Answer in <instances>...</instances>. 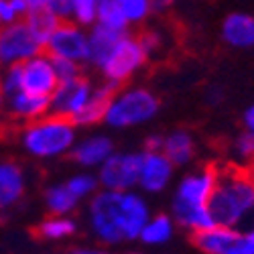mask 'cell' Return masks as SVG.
I'll return each instance as SVG.
<instances>
[{"label":"cell","mask_w":254,"mask_h":254,"mask_svg":"<svg viewBox=\"0 0 254 254\" xmlns=\"http://www.w3.org/2000/svg\"><path fill=\"white\" fill-rule=\"evenodd\" d=\"M151 216L149 203L136 189H126V191L98 189L88 203L90 230L106 246L138 240Z\"/></svg>","instance_id":"1"},{"label":"cell","mask_w":254,"mask_h":254,"mask_svg":"<svg viewBox=\"0 0 254 254\" xmlns=\"http://www.w3.org/2000/svg\"><path fill=\"white\" fill-rule=\"evenodd\" d=\"M207 207L218 226L244 230L254 222V175L234 167L218 169V183Z\"/></svg>","instance_id":"2"},{"label":"cell","mask_w":254,"mask_h":254,"mask_svg":"<svg viewBox=\"0 0 254 254\" xmlns=\"http://www.w3.org/2000/svg\"><path fill=\"white\" fill-rule=\"evenodd\" d=\"M18 140L25 153L33 159L51 161L71 153L77 140V126L65 116L49 112L27 122L18 134Z\"/></svg>","instance_id":"3"},{"label":"cell","mask_w":254,"mask_h":254,"mask_svg":"<svg viewBox=\"0 0 254 254\" xmlns=\"http://www.w3.org/2000/svg\"><path fill=\"white\" fill-rule=\"evenodd\" d=\"M161 110L159 96L144 86H126L110 98L104 120L110 128H134L151 122Z\"/></svg>","instance_id":"4"},{"label":"cell","mask_w":254,"mask_h":254,"mask_svg":"<svg viewBox=\"0 0 254 254\" xmlns=\"http://www.w3.org/2000/svg\"><path fill=\"white\" fill-rule=\"evenodd\" d=\"M146 61H149V57H146L144 49L140 47L138 37L130 31H126L96 69L102 73L106 81L122 86V83L132 79L146 65Z\"/></svg>","instance_id":"5"},{"label":"cell","mask_w":254,"mask_h":254,"mask_svg":"<svg viewBox=\"0 0 254 254\" xmlns=\"http://www.w3.org/2000/svg\"><path fill=\"white\" fill-rule=\"evenodd\" d=\"M43 51V43L35 37L31 27L25 23V18L0 27V65L8 67L16 65V63H25L27 59Z\"/></svg>","instance_id":"6"},{"label":"cell","mask_w":254,"mask_h":254,"mask_svg":"<svg viewBox=\"0 0 254 254\" xmlns=\"http://www.w3.org/2000/svg\"><path fill=\"white\" fill-rule=\"evenodd\" d=\"M140 159L142 151L138 153H112L100 167H98V183L100 189H112V191H126V189L138 187V173H140Z\"/></svg>","instance_id":"7"},{"label":"cell","mask_w":254,"mask_h":254,"mask_svg":"<svg viewBox=\"0 0 254 254\" xmlns=\"http://www.w3.org/2000/svg\"><path fill=\"white\" fill-rule=\"evenodd\" d=\"M45 53L51 57L71 59L79 65L90 63V43H88V31L79 27L73 20H61L57 29L45 43Z\"/></svg>","instance_id":"8"},{"label":"cell","mask_w":254,"mask_h":254,"mask_svg":"<svg viewBox=\"0 0 254 254\" xmlns=\"http://www.w3.org/2000/svg\"><path fill=\"white\" fill-rule=\"evenodd\" d=\"M218 183V169L216 167H201L179 179L171 205L181 207H207L209 197L214 193Z\"/></svg>","instance_id":"9"},{"label":"cell","mask_w":254,"mask_h":254,"mask_svg":"<svg viewBox=\"0 0 254 254\" xmlns=\"http://www.w3.org/2000/svg\"><path fill=\"white\" fill-rule=\"evenodd\" d=\"M92 94H94V83L83 75L69 81H59V86L51 94V112L65 116L73 122L79 116V112L86 108Z\"/></svg>","instance_id":"10"},{"label":"cell","mask_w":254,"mask_h":254,"mask_svg":"<svg viewBox=\"0 0 254 254\" xmlns=\"http://www.w3.org/2000/svg\"><path fill=\"white\" fill-rule=\"evenodd\" d=\"M59 86V77L53 65L51 55L45 51L39 53L25 63H20V90L35 96H49Z\"/></svg>","instance_id":"11"},{"label":"cell","mask_w":254,"mask_h":254,"mask_svg":"<svg viewBox=\"0 0 254 254\" xmlns=\"http://www.w3.org/2000/svg\"><path fill=\"white\" fill-rule=\"evenodd\" d=\"M175 165L163 151H142L138 187L144 193H163L171 185L175 175Z\"/></svg>","instance_id":"12"},{"label":"cell","mask_w":254,"mask_h":254,"mask_svg":"<svg viewBox=\"0 0 254 254\" xmlns=\"http://www.w3.org/2000/svg\"><path fill=\"white\" fill-rule=\"evenodd\" d=\"M112 153H114V140L98 132L81 140H75L69 157L81 169H98Z\"/></svg>","instance_id":"13"},{"label":"cell","mask_w":254,"mask_h":254,"mask_svg":"<svg viewBox=\"0 0 254 254\" xmlns=\"http://www.w3.org/2000/svg\"><path fill=\"white\" fill-rule=\"evenodd\" d=\"M27 191V175L14 161H0V209L8 211Z\"/></svg>","instance_id":"14"},{"label":"cell","mask_w":254,"mask_h":254,"mask_svg":"<svg viewBox=\"0 0 254 254\" xmlns=\"http://www.w3.org/2000/svg\"><path fill=\"white\" fill-rule=\"evenodd\" d=\"M220 35L232 49H254V16L248 12H230L222 20Z\"/></svg>","instance_id":"15"},{"label":"cell","mask_w":254,"mask_h":254,"mask_svg":"<svg viewBox=\"0 0 254 254\" xmlns=\"http://www.w3.org/2000/svg\"><path fill=\"white\" fill-rule=\"evenodd\" d=\"M4 102H6V114L12 120L25 122V124L51 112V98L49 96H35V94L23 92V90L4 98Z\"/></svg>","instance_id":"16"},{"label":"cell","mask_w":254,"mask_h":254,"mask_svg":"<svg viewBox=\"0 0 254 254\" xmlns=\"http://www.w3.org/2000/svg\"><path fill=\"white\" fill-rule=\"evenodd\" d=\"M242 234L240 228H228V226H211L207 230L195 232L193 244L203 254H230L234 250L238 238Z\"/></svg>","instance_id":"17"},{"label":"cell","mask_w":254,"mask_h":254,"mask_svg":"<svg viewBox=\"0 0 254 254\" xmlns=\"http://www.w3.org/2000/svg\"><path fill=\"white\" fill-rule=\"evenodd\" d=\"M169 161L175 167H187L191 165L197 153V144L193 134L185 128H175L163 136V149H161Z\"/></svg>","instance_id":"18"},{"label":"cell","mask_w":254,"mask_h":254,"mask_svg":"<svg viewBox=\"0 0 254 254\" xmlns=\"http://www.w3.org/2000/svg\"><path fill=\"white\" fill-rule=\"evenodd\" d=\"M120 86L112 81H102L100 86H94V94L90 98V102L86 104V108L79 112V116L73 120L75 126H92V124H98L104 120V114H106V108H108V102L110 98L118 92Z\"/></svg>","instance_id":"19"},{"label":"cell","mask_w":254,"mask_h":254,"mask_svg":"<svg viewBox=\"0 0 254 254\" xmlns=\"http://www.w3.org/2000/svg\"><path fill=\"white\" fill-rule=\"evenodd\" d=\"M126 31H116L110 27H104L100 23H94L88 31V43H90V65L98 67L108 55V51L114 47L116 41L124 35Z\"/></svg>","instance_id":"20"},{"label":"cell","mask_w":254,"mask_h":254,"mask_svg":"<svg viewBox=\"0 0 254 254\" xmlns=\"http://www.w3.org/2000/svg\"><path fill=\"white\" fill-rule=\"evenodd\" d=\"M175 228H177V224L171 214H155L144 224L138 240L146 246H165L167 242L173 240Z\"/></svg>","instance_id":"21"},{"label":"cell","mask_w":254,"mask_h":254,"mask_svg":"<svg viewBox=\"0 0 254 254\" xmlns=\"http://www.w3.org/2000/svg\"><path fill=\"white\" fill-rule=\"evenodd\" d=\"M45 207L51 216H71L79 205V199L69 191L65 183H55L45 189Z\"/></svg>","instance_id":"22"},{"label":"cell","mask_w":254,"mask_h":254,"mask_svg":"<svg viewBox=\"0 0 254 254\" xmlns=\"http://www.w3.org/2000/svg\"><path fill=\"white\" fill-rule=\"evenodd\" d=\"M75 232H77V222L71 216H51L35 228V236L47 242H59L73 236Z\"/></svg>","instance_id":"23"},{"label":"cell","mask_w":254,"mask_h":254,"mask_svg":"<svg viewBox=\"0 0 254 254\" xmlns=\"http://www.w3.org/2000/svg\"><path fill=\"white\" fill-rule=\"evenodd\" d=\"M25 23L31 27V31L35 33V37L43 43H47V39L51 37V33L57 29V25L61 23V20L47 8V6H41V8H31L25 16Z\"/></svg>","instance_id":"24"},{"label":"cell","mask_w":254,"mask_h":254,"mask_svg":"<svg viewBox=\"0 0 254 254\" xmlns=\"http://www.w3.org/2000/svg\"><path fill=\"white\" fill-rule=\"evenodd\" d=\"M96 23H100L104 27H110V29H116V31H128V27H130L116 0H100Z\"/></svg>","instance_id":"25"},{"label":"cell","mask_w":254,"mask_h":254,"mask_svg":"<svg viewBox=\"0 0 254 254\" xmlns=\"http://www.w3.org/2000/svg\"><path fill=\"white\" fill-rule=\"evenodd\" d=\"M67 189L79 199V201H86L90 199L98 189H100V183H98V177L94 173H88V171H81V173H75L71 175L67 181H65Z\"/></svg>","instance_id":"26"},{"label":"cell","mask_w":254,"mask_h":254,"mask_svg":"<svg viewBox=\"0 0 254 254\" xmlns=\"http://www.w3.org/2000/svg\"><path fill=\"white\" fill-rule=\"evenodd\" d=\"M118 6L122 8L126 20H128L130 27H138L142 25L146 18L153 14L151 8V0H116Z\"/></svg>","instance_id":"27"},{"label":"cell","mask_w":254,"mask_h":254,"mask_svg":"<svg viewBox=\"0 0 254 254\" xmlns=\"http://www.w3.org/2000/svg\"><path fill=\"white\" fill-rule=\"evenodd\" d=\"M98 4L100 0H73L71 20L83 29H90L98 18Z\"/></svg>","instance_id":"28"},{"label":"cell","mask_w":254,"mask_h":254,"mask_svg":"<svg viewBox=\"0 0 254 254\" xmlns=\"http://www.w3.org/2000/svg\"><path fill=\"white\" fill-rule=\"evenodd\" d=\"M232 153L242 163H252L254 161V132L242 130L234 142H232Z\"/></svg>","instance_id":"29"},{"label":"cell","mask_w":254,"mask_h":254,"mask_svg":"<svg viewBox=\"0 0 254 254\" xmlns=\"http://www.w3.org/2000/svg\"><path fill=\"white\" fill-rule=\"evenodd\" d=\"M136 37H138V43L144 49L146 57L157 55L163 49V45H165V37H163V33L159 29H144Z\"/></svg>","instance_id":"30"},{"label":"cell","mask_w":254,"mask_h":254,"mask_svg":"<svg viewBox=\"0 0 254 254\" xmlns=\"http://www.w3.org/2000/svg\"><path fill=\"white\" fill-rule=\"evenodd\" d=\"M0 83H2V98L20 92V63L8 65L4 73H0Z\"/></svg>","instance_id":"31"},{"label":"cell","mask_w":254,"mask_h":254,"mask_svg":"<svg viewBox=\"0 0 254 254\" xmlns=\"http://www.w3.org/2000/svg\"><path fill=\"white\" fill-rule=\"evenodd\" d=\"M53 59V65H55V71H57V77L59 81H69V79H75L81 75V65L71 59H63V57H51Z\"/></svg>","instance_id":"32"},{"label":"cell","mask_w":254,"mask_h":254,"mask_svg":"<svg viewBox=\"0 0 254 254\" xmlns=\"http://www.w3.org/2000/svg\"><path fill=\"white\" fill-rule=\"evenodd\" d=\"M230 254H254V222L250 228H244L242 234Z\"/></svg>","instance_id":"33"},{"label":"cell","mask_w":254,"mask_h":254,"mask_svg":"<svg viewBox=\"0 0 254 254\" xmlns=\"http://www.w3.org/2000/svg\"><path fill=\"white\" fill-rule=\"evenodd\" d=\"M47 8L59 18V20H71L73 12V0H49Z\"/></svg>","instance_id":"34"},{"label":"cell","mask_w":254,"mask_h":254,"mask_svg":"<svg viewBox=\"0 0 254 254\" xmlns=\"http://www.w3.org/2000/svg\"><path fill=\"white\" fill-rule=\"evenodd\" d=\"M16 20H20V14L14 8L12 0H0V27L16 23Z\"/></svg>","instance_id":"35"},{"label":"cell","mask_w":254,"mask_h":254,"mask_svg":"<svg viewBox=\"0 0 254 254\" xmlns=\"http://www.w3.org/2000/svg\"><path fill=\"white\" fill-rule=\"evenodd\" d=\"M224 100V90L220 86H209L207 92H205V102L209 106H218L220 102Z\"/></svg>","instance_id":"36"},{"label":"cell","mask_w":254,"mask_h":254,"mask_svg":"<svg viewBox=\"0 0 254 254\" xmlns=\"http://www.w3.org/2000/svg\"><path fill=\"white\" fill-rule=\"evenodd\" d=\"M175 6V0H151L153 14H165Z\"/></svg>","instance_id":"37"},{"label":"cell","mask_w":254,"mask_h":254,"mask_svg":"<svg viewBox=\"0 0 254 254\" xmlns=\"http://www.w3.org/2000/svg\"><path fill=\"white\" fill-rule=\"evenodd\" d=\"M163 149V134H151L144 140V151H161Z\"/></svg>","instance_id":"38"},{"label":"cell","mask_w":254,"mask_h":254,"mask_svg":"<svg viewBox=\"0 0 254 254\" xmlns=\"http://www.w3.org/2000/svg\"><path fill=\"white\" fill-rule=\"evenodd\" d=\"M242 124H244V130L254 132V104H250L248 108L242 114Z\"/></svg>","instance_id":"39"},{"label":"cell","mask_w":254,"mask_h":254,"mask_svg":"<svg viewBox=\"0 0 254 254\" xmlns=\"http://www.w3.org/2000/svg\"><path fill=\"white\" fill-rule=\"evenodd\" d=\"M25 2H27L29 10H31V8H41V6H47L49 0H25Z\"/></svg>","instance_id":"40"},{"label":"cell","mask_w":254,"mask_h":254,"mask_svg":"<svg viewBox=\"0 0 254 254\" xmlns=\"http://www.w3.org/2000/svg\"><path fill=\"white\" fill-rule=\"evenodd\" d=\"M71 254H106V252H102V250H94V248H77V250H73Z\"/></svg>","instance_id":"41"},{"label":"cell","mask_w":254,"mask_h":254,"mask_svg":"<svg viewBox=\"0 0 254 254\" xmlns=\"http://www.w3.org/2000/svg\"><path fill=\"white\" fill-rule=\"evenodd\" d=\"M6 112V102H4V98L0 96V118H2V114Z\"/></svg>","instance_id":"42"},{"label":"cell","mask_w":254,"mask_h":254,"mask_svg":"<svg viewBox=\"0 0 254 254\" xmlns=\"http://www.w3.org/2000/svg\"><path fill=\"white\" fill-rule=\"evenodd\" d=\"M124 254H142V252H124Z\"/></svg>","instance_id":"43"},{"label":"cell","mask_w":254,"mask_h":254,"mask_svg":"<svg viewBox=\"0 0 254 254\" xmlns=\"http://www.w3.org/2000/svg\"><path fill=\"white\" fill-rule=\"evenodd\" d=\"M2 216H4V211H2V209H0V220H2Z\"/></svg>","instance_id":"44"},{"label":"cell","mask_w":254,"mask_h":254,"mask_svg":"<svg viewBox=\"0 0 254 254\" xmlns=\"http://www.w3.org/2000/svg\"><path fill=\"white\" fill-rule=\"evenodd\" d=\"M0 96H2V83H0Z\"/></svg>","instance_id":"45"}]
</instances>
